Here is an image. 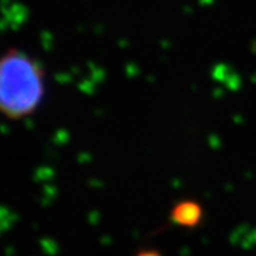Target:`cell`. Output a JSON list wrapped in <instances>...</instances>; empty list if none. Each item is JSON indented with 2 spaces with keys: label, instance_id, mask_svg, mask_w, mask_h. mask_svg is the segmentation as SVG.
<instances>
[{
  "label": "cell",
  "instance_id": "1",
  "mask_svg": "<svg viewBox=\"0 0 256 256\" xmlns=\"http://www.w3.org/2000/svg\"><path fill=\"white\" fill-rule=\"evenodd\" d=\"M46 94V72L39 60L18 48L0 56V114L20 120L38 110Z\"/></svg>",
  "mask_w": 256,
  "mask_h": 256
},
{
  "label": "cell",
  "instance_id": "2",
  "mask_svg": "<svg viewBox=\"0 0 256 256\" xmlns=\"http://www.w3.org/2000/svg\"><path fill=\"white\" fill-rule=\"evenodd\" d=\"M203 207L194 199H181L170 210V220L174 225L182 228H195L203 220Z\"/></svg>",
  "mask_w": 256,
  "mask_h": 256
},
{
  "label": "cell",
  "instance_id": "3",
  "mask_svg": "<svg viewBox=\"0 0 256 256\" xmlns=\"http://www.w3.org/2000/svg\"><path fill=\"white\" fill-rule=\"evenodd\" d=\"M136 256H162L158 250L147 248V250H140L136 254Z\"/></svg>",
  "mask_w": 256,
  "mask_h": 256
}]
</instances>
